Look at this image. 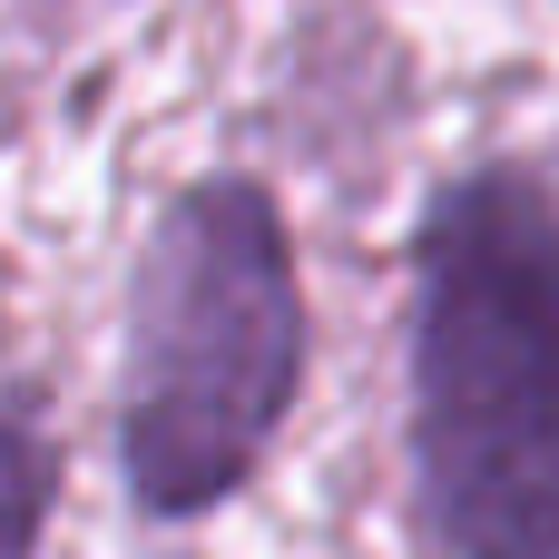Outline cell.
Segmentation results:
<instances>
[{
  "label": "cell",
  "mask_w": 559,
  "mask_h": 559,
  "mask_svg": "<svg viewBox=\"0 0 559 559\" xmlns=\"http://www.w3.org/2000/svg\"><path fill=\"white\" fill-rule=\"evenodd\" d=\"M305 364V314H295V265L285 226L246 177L187 187L138 265V314H128V403H118V452L147 511H206L226 501L265 432L285 423Z\"/></svg>",
  "instance_id": "obj_2"
},
{
  "label": "cell",
  "mask_w": 559,
  "mask_h": 559,
  "mask_svg": "<svg viewBox=\"0 0 559 559\" xmlns=\"http://www.w3.org/2000/svg\"><path fill=\"white\" fill-rule=\"evenodd\" d=\"M39 511H49V452H39L29 413L0 403V559L39 550Z\"/></svg>",
  "instance_id": "obj_3"
},
{
  "label": "cell",
  "mask_w": 559,
  "mask_h": 559,
  "mask_svg": "<svg viewBox=\"0 0 559 559\" xmlns=\"http://www.w3.org/2000/svg\"><path fill=\"white\" fill-rule=\"evenodd\" d=\"M413 432L462 559H559V226L511 177L423 236Z\"/></svg>",
  "instance_id": "obj_1"
}]
</instances>
